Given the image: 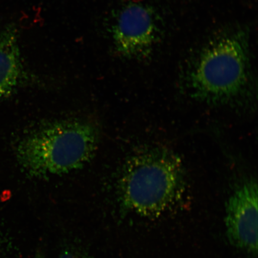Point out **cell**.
Returning <instances> with one entry per match:
<instances>
[{"label": "cell", "instance_id": "obj_2", "mask_svg": "<svg viewBox=\"0 0 258 258\" xmlns=\"http://www.w3.org/2000/svg\"><path fill=\"white\" fill-rule=\"evenodd\" d=\"M98 142L95 125L81 121L57 122L25 136L16 147V156L31 177L63 175L89 163Z\"/></svg>", "mask_w": 258, "mask_h": 258}, {"label": "cell", "instance_id": "obj_4", "mask_svg": "<svg viewBox=\"0 0 258 258\" xmlns=\"http://www.w3.org/2000/svg\"><path fill=\"white\" fill-rule=\"evenodd\" d=\"M157 35L152 9L141 3H130L122 8L112 29L115 52L127 59L148 55Z\"/></svg>", "mask_w": 258, "mask_h": 258}, {"label": "cell", "instance_id": "obj_8", "mask_svg": "<svg viewBox=\"0 0 258 258\" xmlns=\"http://www.w3.org/2000/svg\"><path fill=\"white\" fill-rule=\"evenodd\" d=\"M34 258H44L43 253L41 251H38L36 254H35Z\"/></svg>", "mask_w": 258, "mask_h": 258}, {"label": "cell", "instance_id": "obj_5", "mask_svg": "<svg viewBox=\"0 0 258 258\" xmlns=\"http://www.w3.org/2000/svg\"><path fill=\"white\" fill-rule=\"evenodd\" d=\"M257 184L250 179L237 187L226 205V234L231 245L257 253Z\"/></svg>", "mask_w": 258, "mask_h": 258}, {"label": "cell", "instance_id": "obj_6", "mask_svg": "<svg viewBox=\"0 0 258 258\" xmlns=\"http://www.w3.org/2000/svg\"><path fill=\"white\" fill-rule=\"evenodd\" d=\"M22 71L18 31L14 24L0 32V101L12 94Z\"/></svg>", "mask_w": 258, "mask_h": 258}, {"label": "cell", "instance_id": "obj_3", "mask_svg": "<svg viewBox=\"0 0 258 258\" xmlns=\"http://www.w3.org/2000/svg\"><path fill=\"white\" fill-rule=\"evenodd\" d=\"M249 55L243 34L227 35L206 47L189 77L191 95L209 104L241 96L249 82Z\"/></svg>", "mask_w": 258, "mask_h": 258}, {"label": "cell", "instance_id": "obj_7", "mask_svg": "<svg viewBox=\"0 0 258 258\" xmlns=\"http://www.w3.org/2000/svg\"><path fill=\"white\" fill-rule=\"evenodd\" d=\"M59 258H80L77 253L72 250H67L61 253Z\"/></svg>", "mask_w": 258, "mask_h": 258}, {"label": "cell", "instance_id": "obj_1", "mask_svg": "<svg viewBox=\"0 0 258 258\" xmlns=\"http://www.w3.org/2000/svg\"><path fill=\"white\" fill-rule=\"evenodd\" d=\"M185 173L181 159L165 148H147L124 164L118 182L124 211L144 217H158L184 191Z\"/></svg>", "mask_w": 258, "mask_h": 258}]
</instances>
